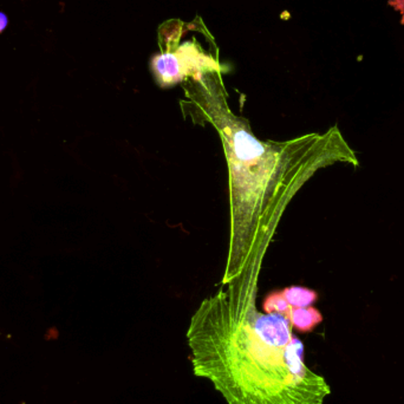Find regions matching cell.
<instances>
[{"instance_id": "6da1fadb", "label": "cell", "mask_w": 404, "mask_h": 404, "mask_svg": "<svg viewBox=\"0 0 404 404\" xmlns=\"http://www.w3.org/2000/svg\"><path fill=\"white\" fill-rule=\"evenodd\" d=\"M194 83L182 110L194 125H211L218 132L228 168L230 242L220 283L227 284L247 268H263L288 204L317 170L340 159L342 140L336 129L291 140H260L207 74Z\"/></svg>"}, {"instance_id": "7a4b0ae2", "label": "cell", "mask_w": 404, "mask_h": 404, "mask_svg": "<svg viewBox=\"0 0 404 404\" xmlns=\"http://www.w3.org/2000/svg\"><path fill=\"white\" fill-rule=\"evenodd\" d=\"M260 272L247 268L200 302L187 330L194 375L228 404H324L331 390L304 362L290 318L258 310Z\"/></svg>"}, {"instance_id": "3957f363", "label": "cell", "mask_w": 404, "mask_h": 404, "mask_svg": "<svg viewBox=\"0 0 404 404\" xmlns=\"http://www.w3.org/2000/svg\"><path fill=\"white\" fill-rule=\"evenodd\" d=\"M151 69L159 87L170 88L181 83L187 77L200 80L202 76L216 70V63L193 46L186 44L178 51H168L153 57Z\"/></svg>"}, {"instance_id": "277c9868", "label": "cell", "mask_w": 404, "mask_h": 404, "mask_svg": "<svg viewBox=\"0 0 404 404\" xmlns=\"http://www.w3.org/2000/svg\"><path fill=\"white\" fill-rule=\"evenodd\" d=\"M292 328L299 333H310L323 321L321 312L312 306L309 307H292L288 314Z\"/></svg>"}, {"instance_id": "5b68a950", "label": "cell", "mask_w": 404, "mask_h": 404, "mask_svg": "<svg viewBox=\"0 0 404 404\" xmlns=\"http://www.w3.org/2000/svg\"><path fill=\"white\" fill-rule=\"evenodd\" d=\"M283 295L292 307H309L317 302V292L304 286L285 287Z\"/></svg>"}, {"instance_id": "8992f818", "label": "cell", "mask_w": 404, "mask_h": 404, "mask_svg": "<svg viewBox=\"0 0 404 404\" xmlns=\"http://www.w3.org/2000/svg\"><path fill=\"white\" fill-rule=\"evenodd\" d=\"M291 309L292 306L287 302L281 291H273L268 293L263 302V311L265 314L277 312V314H285L288 317Z\"/></svg>"}, {"instance_id": "52a82bcc", "label": "cell", "mask_w": 404, "mask_h": 404, "mask_svg": "<svg viewBox=\"0 0 404 404\" xmlns=\"http://www.w3.org/2000/svg\"><path fill=\"white\" fill-rule=\"evenodd\" d=\"M389 5L404 15V0H389Z\"/></svg>"}, {"instance_id": "ba28073f", "label": "cell", "mask_w": 404, "mask_h": 404, "mask_svg": "<svg viewBox=\"0 0 404 404\" xmlns=\"http://www.w3.org/2000/svg\"><path fill=\"white\" fill-rule=\"evenodd\" d=\"M8 15L3 13V12H0V34L3 32V31L8 27Z\"/></svg>"}, {"instance_id": "9c48e42d", "label": "cell", "mask_w": 404, "mask_h": 404, "mask_svg": "<svg viewBox=\"0 0 404 404\" xmlns=\"http://www.w3.org/2000/svg\"><path fill=\"white\" fill-rule=\"evenodd\" d=\"M400 23L404 24V15H403V18H402V20H400Z\"/></svg>"}]
</instances>
